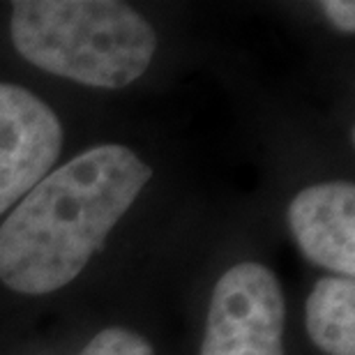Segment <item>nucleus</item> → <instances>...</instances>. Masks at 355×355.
Instances as JSON below:
<instances>
[{
    "mask_svg": "<svg viewBox=\"0 0 355 355\" xmlns=\"http://www.w3.org/2000/svg\"><path fill=\"white\" fill-rule=\"evenodd\" d=\"M286 297L275 272L245 261L212 288L198 355H284Z\"/></svg>",
    "mask_w": 355,
    "mask_h": 355,
    "instance_id": "obj_3",
    "label": "nucleus"
},
{
    "mask_svg": "<svg viewBox=\"0 0 355 355\" xmlns=\"http://www.w3.org/2000/svg\"><path fill=\"white\" fill-rule=\"evenodd\" d=\"M14 49L37 69L92 88H125L157 51L153 26L116 0H19Z\"/></svg>",
    "mask_w": 355,
    "mask_h": 355,
    "instance_id": "obj_2",
    "label": "nucleus"
},
{
    "mask_svg": "<svg viewBox=\"0 0 355 355\" xmlns=\"http://www.w3.org/2000/svg\"><path fill=\"white\" fill-rule=\"evenodd\" d=\"M62 141L65 132L51 106L31 90L0 83V215L51 173Z\"/></svg>",
    "mask_w": 355,
    "mask_h": 355,
    "instance_id": "obj_4",
    "label": "nucleus"
},
{
    "mask_svg": "<svg viewBox=\"0 0 355 355\" xmlns=\"http://www.w3.org/2000/svg\"><path fill=\"white\" fill-rule=\"evenodd\" d=\"M307 335L328 355H355V282L353 277L318 279L304 304Z\"/></svg>",
    "mask_w": 355,
    "mask_h": 355,
    "instance_id": "obj_6",
    "label": "nucleus"
},
{
    "mask_svg": "<svg viewBox=\"0 0 355 355\" xmlns=\"http://www.w3.org/2000/svg\"><path fill=\"white\" fill-rule=\"evenodd\" d=\"M153 168L120 144H102L46 173L0 226V282L24 295L72 284L132 208Z\"/></svg>",
    "mask_w": 355,
    "mask_h": 355,
    "instance_id": "obj_1",
    "label": "nucleus"
},
{
    "mask_svg": "<svg viewBox=\"0 0 355 355\" xmlns=\"http://www.w3.org/2000/svg\"><path fill=\"white\" fill-rule=\"evenodd\" d=\"M79 355H155L153 346L127 328H106L83 346Z\"/></svg>",
    "mask_w": 355,
    "mask_h": 355,
    "instance_id": "obj_7",
    "label": "nucleus"
},
{
    "mask_svg": "<svg viewBox=\"0 0 355 355\" xmlns=\"http://www.w3.org/2000/svg\"><path fill=\"white\" fill-rule=\"evenodd\" d=\"M288 226L311 263L337 277L355 275V187L330 180L304 187L288 205Z\"/></svg>",
    "mask_w": 355,
    "mask_h": 355,
    "instance_id": "obj_5",
    "label": "nucleus"
},
{
    "mask_svg": "<svg viewBox=\"0 0 355 355\" xmlns=\"http://www.w3.org/2000/svg\"><path fill=\"white\" fill-rule=\"evenodd\" d=\"M323 12L330 19V24L342 33H355V5L351 0L349 3L346 0H328V3H323Z\"/></svg>",
    "mask_w": 355,
    "mask_h": 355,
    "instance_id": "obj_8",
    "label": "nucleus"
}]
</instances>
